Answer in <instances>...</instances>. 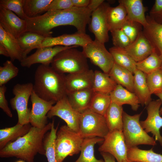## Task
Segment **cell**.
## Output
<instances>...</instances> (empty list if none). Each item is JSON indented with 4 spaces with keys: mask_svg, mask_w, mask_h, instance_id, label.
<instances>
[{
    "mask_svg": "<svg viewBox=\"0 0 162 162\" xmlns=\"http://www.w3.org/2000/svg\"><path fill=\"white\" fill-rule=\"evenodd\" d=\"M161 69L162 70V65L161 67Z\"/></svg>",
    "mask_w": 162,
    "mask_h": 162,
    "instance_id": "54",
    "label": "cell"
},
{
    "mask_svg": "<svg viewBox=\"0 0 162 162\" xmlns=\"http://www.w3.org/2000/svg\"><path fill=\"white\" fill-rule=\"evenodd\" d=\"M127 159L129 161L162 162V154L155 152L152 148L144 150L135 147L128 149Z\"/></svg>",
    "mask_w": 162,
    "mask_h": 162,
    "instance_id": "31",
    "label": "cell"
},
{
    "mask_svg": "<svg viewBox=\"0 0 162 162\" xmlns=\"http://www.w3.org/2000/svg\"><path fill=\"white\" fill-rule=\"evenodd\" d=\"M104 162H116L115 158L111 154L106 152H100Z\"/></svg>",
    "mask_w": 162,
    "mask_h": 162,
    "instance_id": "49",
    "label": "cell"
},
{
    "mask_svg": "<svg viewBox=\"0 0 162 162\" xmlns=\"http://www.w3.org/2000/svg\"><path fill=\"white\" fill-rule=\"evenodd\" d=\"M106 18L109 31L121 29L127 19L124 5L119 3V4L114 7L110 6L107 10Z\"/></svg>",
    "mask_w": 162,
    "mask_h": 162,
    "instance_id": "27",
    "label": "cell"
},
{
    "mask_svg": "<svg viewBox=\"0 0 162 162\" xmlns=\"http://www.w3.org/2000/svg\"><path fill=\"white\" fill-rule=\"evenodd\" d=\"M33 84L29 82L23 84L17 83L13 88L14 97L10 100L11 108L16 111L18 118L17 123L24 125L29 123L31 110L28 108V102L33 90Z\"/></svg>",
    "mask_w": 162,
    "mask_h": 162,
    "instance_id": "8",
    "label": "cell"
},
{
    "mask_svg": "<svg viewBox=\"0 0 162 162\" xmlns=\"http://www.w3.org/2000/svg\"><path fill=\"white\" fill-rule=\"evenodd\" d=\"M119 3L125 7L127 19L140 24L144 27L147 24L145 13L147 8L144 7L142 0H119Z\"/></svg>",
    "mask_w": 162,
    "mask_h": 162,
    "instance_id": "22",
    "label": "cell"
},
{
    "mask_svg": "<svg viewBox=\"0 0 162 162\" xmlns=\"http://www.w3.org/2000/svg\"><path fill=\"white\" fill-rule=\"evenodd\" d=\"M110 32L114 46L125 49L131 43L130 40L121 29Z\"/></svg>",
    "mask_w": 162,
    "mask_h": 162,
    "instance_id": "43",
    "label": "cell"
},
{
    "mask_svg": "<svg viewBox=\"0 0 162 162\" xmlns=\"http://www.w3.org/2000/svg\"><path fill=\"white\" fill-rule=\"evenodd\" d=\"M0 54L7 57H9V53L5 47L0 44Z\"/></svg>",
    "mask_w": 162,
    "mask_h": 162,
    "instance_id": "50",
    "label": "cell"
},
{
    "mask_svg": "<svg viewBox=\"0 0 162 162\" xmlns=\"http://www.w3.org/2000/svg\"><path fill=\"white\" fill-rule=\"evenodd\" d=\"M110 6L109 4L104 2L92 13L89 24L90 30L94 35L95 39L104 44L108 41L109 38L106 12Z\"/></svg>",
    "mask_w": 162,
    "mask_h": 162,
    "instance_id": "14",
    "label": "cell"
},
{
    "mask_svg": "<svg viewBox=\"0 0 162 162\" xmlns=\"http://www.w3.org/2000/svg\"><path fill=\"white\" fill-rule=\"evenodd\" d=\"M30 99L32 107L29 115V123L32 127L43 128L48 124L47 113L56 102L42 99L38 96L33 90Z\"/></svg>",
    "mask_w": 162,
    "mask_h": 162,
    "instance_id": "13",
    "label": "cell"
},
{
    "mask_svg": "<svg viewBox=\"0 0 162 162\" xmlns=\"http://www.w3.org/2000/svg\"><path fill=\"white\" fill-rule=\"evenodd\" d=\"M84 139L67 125L61 126L57 131L54 143L57 162H63L67 156L79 153Z\"/></svg>",
    "mask_w": 162,
    "mask_h": 162,
    "instance_id": "5",
    "label": "cell"
},
{
    "mask_svg": "<svg viewBox=\"0 0 162 162\" xmlns=\"http://www.w3.org/2000/svg\"><path fill=\"white\" fill-rule=\"evenodd\" d=\"M52 126V122L43 128L32 127L26 135L0 150V157H15L26 162H34L35 156L38 153L45 155L44 140Z\"/></svg>",
    "mask_w": 162,
    "mask_h": 162,
    "instance_id": "2",
    "label": "cell"
},
{
    "mask_svg": "<svg viewBox=\"0 0 162 162\" xmlns=\"http://www.w3.org/2000/svg\"><path fill=\"white\" fill-rule=\"evenodd\" d=\"M127 162H138V161H128Z\"/></svg>",
    "mask_w": 162,
    "mask_h": 162,
    "instance_id": "53",
    "label": "cell"
},
{
    "mask_svg": "<svg viewBox=\"0 0 162 162\" xmlns=\"http://www.w3.org/2000/svg\"><path fill=\"white\" fill-rule=\"evenodd\" d=\"M162 103L159 99L151 101L147 106L148 116L146 119L140 121L141 125L147 133H151L155 141L162 146V136L160 130L162 128V117L160 110Z\"/></svg>",
    "mask_w": 162,
    "mask_h": 162,
    "instance_id": "12",
    "label": "cell"
},
{
    "mask_svg": "<svg viewBox=\"0 0 162 162\" xmlns=\"http://www.w3.org/2000/svg\"><path fill=\"white\" fill-rule=\"evenodd\" d=\"M0 44L8 51L10 60H15L21 62L24 59L22 51L17 39L5 30L0 25Z\"/></svg>",
    "mask_w": 162,
    "mask_h": 162,
    "instance_id": "24",
    "label": "cell"
},
{
    "mask_svg": "<svg viewBox=\"0 0 162 162\" xmlns=\"http://www.w3.org/2000/svg\"><path fill=\"white\" fill-rule=\"evenodd\" d=\"M147 83L151 94L162 92V70L159 69L146 74Z\"/></svg>",
    "mask_w": 162,
    "mask_h": 162,
    "instance_id": "40",
    "label": "cell"
},
{
    "mask_svg": "<svg viewBox=\"0 0 162 162\" xmlns=\"http://www.w3.org/2000/svg\"><path fill=\"white\" fill-rule=\"evenodd\" d=\"M70 46H57L38 49L35 52L22 60L20 64L22 67L28 68L36 63L50 65L58 53Z\"/></svg>",
    "mask_w": 162,
    "mask_h": 162,
    "instance_id": "16",
    "label": "cell"
},
{
    "mask_svg": "<svg viewBox=\"0 0 162 162\" xmlns=\"http://www.w3.org/2000/svg\"><path fill=\"white\" fill-rule=\"evenodd\" d=\"M45 38L38 33L31 31H26L22 34L17 40L22 51L24 58L32 50L40 48Z\"/></svg>",
    "mask_w": 162,
    "mask_h": 162,
    "instance_id": "28",
    "label": "cell"
},
{
    "mask_svg": "<svg viewBox=\"0 0 162 162\" xmlns=\"http://www.w3.org/2000/svg\"><path fill=\"white\" fill-rule=\"evenodd\" d=\"M54 121L52 122V128L50 131L46 134L44 140L46 156L48 162H57L54 143L58 127H54Z\"/></svg>",
    "mask_w": 162,
    "mask_h": 162,
    "instance_id": "38",
    "label": "cell"
},
{
    "mask_svg": "<svg viewBox=\"0 0 162 162\" xmlns=\"http://www.w3.org/2000/svg\"><path fill=\"white\" fill-rule=\"evenodd\" d=\"M23 0H0V8H2L16 14L20 18L25 20L27 17L23 8Z\"/></svg>",
    "mask_w": 162,
    "mask_h": 162,
    "instance_id": "41",
    "label": "cell"
},
{
    "mask_svg": "<svg viewBox=\"0 0 162 162\" xmlns=\"http://www.w3.org/2000/svg\"><path fill=\"white\" fill-rule=\"evenodd\" d=\"M19 69L11 60H7L0 67V86L4 85L16 76Z\"/></svg>",
    "mask_w": 162,
    "mask_h": 162,
    "instance_id": "39",
    "label": "cell"
},
{
    "mask_svg": "<svg viewBox=\"0 0 162 162\" xmlns=\"http://www.w3.org/2000/svg\"><path fill=\"white\" fill-rule=\"evenodd\" d=\"M123 111L122 106L111 103L104 116L110 131H122Z\"/></svg>",
    "mask_w": 162,
    "mask_h": 162,
    "instance_id": "30",
    "label": "cell"
},
{
    "mask_svg": "<svg viewBox=\"0 0 162 162\" xmlns=\"http://www.w3.org/2000/svg\"><path fill=\"white\" fill-rule=\"evenodd\" d=\"M155 94L159 97V99L161 100L162 103V92L156 93ZM160 115H162V106L160 108Z\"/></svg>",
    "mask_w": 162,
    "mask_h": 162,
    "instance_id": "51",
    "label": "cell"
},
{
    "mask_svg": "<svg viewBox=\"0 0 162 162\" xmlns=\"http://www.w3.org/2000/svg\"><path fill=\"white\" fill-rule=\"evenodd\" d=\"M109 131L104 116L89 109L81 113L78 133L83 139L104 138Z\"/></svg>",
    "mask_w": 162,
    "mask_h": 162,
    "instance_id": "7",
    "label": "cell"
},
{
    "mask_svg": "<svg viewBox=\"0 0 162 162\" xmlns=\"http://www.w3.org/2000/svg\"><path fill=\"white\" fill-rule=\"evenodd\" d=\"M114 63L124 68L134 74L137 69L136 62L129 56L125 49L113 46L109 49Z\"/></svg>",
    "mask_w": 162,
    "mask_h": 162,
    "instance_id": "34",
    "label": "cell"
},
{
    "mask_svg": "<svg viewBox=\"0 0 162 162\" xmlns=\"http://www.w3.org/2000/svg\"><path fill=\"white\" fill-rule=\"evenodd\" d=\"M52 0H23V8L27 17L39 16L47 11Z\"/></svg>",
    "mask_w": 162,
    "mask_h": 162,
    "instance_id": "35",
    "label": "cell"
},
{
    "mask_svg": "<svg viewBox=\"0 0 162 162\" xmlns=\"http://www.w3.org/2000/svg\"><path fill=\"white\" fill-rule=\"evenodd\" d=\"M142 26L139 23L127 19L121 29L130 40L131 43L143 31Z\"/></svg>",
    "mask_w": 162,
    "mask_h": 162,
    "instance_id": "42",
    "label": "cell"
},
{
    "mask_svg": "<svg viewBox=\"0 0 162 162\" xmlns=\"http://www.w3.org/2000/svg\"><path fill=\"white\" fill-rule=\"evenodd\" d=\"M104 2V0H90L87 7L92 12L97 9Z\"/></svg>",
    "mask_w": 162,
    "mask_h": 162,
    "instance_id": "47",
    "label": "cell"
},
{
    "mask_svg": "<svg viewBox=\"0 0 162 162\" xmlns=\"http://www.w3.org/2000/svg\"><path fill=\"white\" fill-rule=\"evenodd\" d=\"M65 76L50 65L41 64L35 72L33 91L42 99L56 103L66 95Z\"/></svg>",
    "mask_w": 162,
    "mask_h": 162,
    "instance_id": "3",
    "label": "cell"
},
{
    "mask_svg": "<svg viewBox=\"0 0 162 162\" xmlns=\"http://www.w3.org/2000/svg\"><path fill=\"white\" fill-rule=\"evenodd\" d=\"M73 7L78 8L87 7L90 0H71Z\"/></svg>",
    "mask_w": 162,
    "mask_h": 162,
    "instance_id": "48",
    "label": "cell"
},
{
    "mask_svg": "<svg viewBox=\"0 0 162 162\" xmlns=\"http://www.w3.org/2000/svg\"><path fill=\"white\" fill-rule=\"evenodd\" d=\"M94 39L82 47V52L87 58L99 67L104 73L109 74L114 64L113 58L104 45Z\"/></svg>",
    "mask_w": 162,
    "mask_h": 162,
    "instance_id": "9",
    "label": "cell"
},
{
    "mask_svg": "<svg viewBox=\"0 0 162 162\" xmlns=\"http://www.w3.org/2000/svg\"><path fill=\"white\" fill-rule=\"evenodd\" d=\"M32 126L30 123L15 126L0 130V150L27 134Z\"/></svg>",
    "mask_w": 162,
    "mask_h": 162,
    "instance_id": "26",
    "label": "cell"
},
{
    "mask_svg": "<svg viewBox=\"0 0 162 162\" xmlns=\"http://www.w3.org/2000/svg\"><path fill=\"white\" fill-rule=\"evenodd\" d=\"M92 11L88 8L74 7L67 10L48 11L33 18L27 17V31L38 33L45 37H52V30L62 26H72L77 32L86 33L87 25L89 24Z\"/></svg>",
    "mask_w": 162,
    "mask_h": 162,
    "instance_id": "1",
    "label": "cell"
},
{
    "mask_svg": "<svg viewBox=\"0 0 162 162\" xmlns=\"http://www.w3.org/2000/svg\"><path fill=\"white\" fill-rule=\"evenodd\" d=\"M109 74L117 84L134 92V76L130 71L114 63Z\"/></svg>",
    "mask_w": 162,
    "mask_h": 162,
    "instance_id": "29",
    "label": "cell"
},
{
    "mask_svg": "<svg viewBox=\"0 0 162 162\" xmlns=\"http://www.w3.org/2000/svg\"><path fill=\"white\" fill-rule=\"evenodd\" d=\"M92 40L91 37L86 33H80L77 32L72 34H65L56 37H46L41 48L57 46H77L83 47Z\"/></svg>",
    "mask_w": 162,
    "mask_h": 162,
    "instance_id": "15",
    "label": "cell"
},
{
    "mask_svg": "<svg viewBox=\"0 0 162 162\" xmlns=\"http://www.w3.org/2000/svg\"><path fill=\"white\" fill-rule=\"evenodd\" d=\"M111 103L110 94L94 92L89 109L104 116Z\"/></svg>",
    "mask_w": 162,
    "mask_h": 162,
    "instance_id": "36",
    "label": "cell"
},
{
    "mask_svg": "<svg viewBox=\"0 0 162 162\" xmlns=\"http://www.w3.org/2000/svg\"><path fill=\"white\" fill-rule=\"evenodd\" d=\"M16 162H24V161L23 160H19Z\"/></svg>",
    "mask_w": 162,
    "mask_h": 162,
    "instance_id": "52",
    "label": "cell"
},
{
    "mask_svg": "<svg viewBox=\"0 0 162 162\" xmlns=\"http://www.w3.org/2000/svg\"><path fill=\"white\" fill-rule=\"evenodd\" d=\"M92 89L94 92L110 94L117 85L109 74L99 70L94 71Z\"/></svg>",
    "mask_w": 162,
    "mask_h": 162,
    "instance_id": "32",
    "label": "cell"
},
{
    "mask_svg": "<svg viewBox=\"0 0 162 162\" xmlns=\"http://www.w3.org/2000/svg\"><path fill=\"white\" fill-rule=\"evenodd\" d=\"M146 17L147 24L143 27V32L162 58V25L155 22L149 16Z\"/></svg>",
    "mask_w": 162,
    "mask_h": 162,
    "instance_id": "20",
    "label": "cell"
},
{
    "mask_svg": "<svg viewBox=\"0 0 162 162\" xmlns=\"http://www.w3.org/2000/svg\"><path fill=\"white\" fill-rule=\"evenodd\" d=\"M6 90L7 88L5 85L0 86V108L8 116L11 118L13 115L5 95Z\"/></svg>",
    "mask_w": 162,
    "mask_h": 162,
    "instance_id": "46",
    "label": "cell"
},
{
    "mask_svg": "<svg viewBox=\"0 0 162 162\" xmlns=\"http://www.w3.org/2000/svg\"><path fill=\"white\" fill-rule=\"evenodd\" d=\"M104 139L102 144L98 148L99 152L111 154L117 162L128 161L127 157L128 148L122 131H109Z\"/></svg>",
    "mask_w": 162,
    "mask_h": 162,
    "instance_id": "10",
    "label": "cell"
},
{
    "mask_svg": "<svg viewBox=\"0 0 162 162\" xmlns=\"http://www.w3.org/2000/svg\"><path fill=\"white\" fill-rule=\"evenodd\" d=\"M110 94L112 103L120 106L129 105L134 111H136L140 106V103L136 94L120 85L117 84Z\"/></svg>",
    "mask_w": 162,
    "mask_h": 162,
    "instance_id": "21",
    "label": "cell"
},
{
    "mask_svg": "<svg viewBox=\"0 0 162 162\" xmlns=\"http://www.w3.org/2000/svg\"><path fill=\"white\" fill-rule=\"evenodd\" d=\"M104 138L95 137L84 139L79 157L74 162H104L102 159H97L94 156V146L95 144L103 142Z\"/></svg>",
    "mask_w": 162,
    "mask_h": 162,
    "instance_id": "33",
    "label": "cell"
},
{
    "mask_svg": "<svg viewBox=\"0 0 162 162\" xmlns=\"http://www.w3.org/2000/svg\"><path fill=\"white\" fill-rule=\"evenodd\" d=\"M94 92L92 89L67 92L66 97L71 106L81 113L88 109Z\"/></svg>",
    "mask_w": 162,
    "mask_h": 162,
    "instance_id": "23",
    "label": "cell"
},
{
    "mask_svg": "<svg viewBox=\"0 0 162 162\" xmlns=\"http://www.w3.org/2000/svg\"><path fill=\"white\" fill-rule=\"evenodd\" d=\"M162 58L155 51L143 60L136 62V67L146 74H149L161 68Z\"/></svg>",
    "mask_w": 162,
    "mask_h": 162,
    "instance_id": "37",
    "label": "cell"
},
{
    "mask_svg": "<svg viewBox=\"0 0 162 162\" xmlns=\"http://www.w3.org/2000/svg\"><path fill=\"white\" fill-rule=\"evenodd\" d=\"M73 7L71 0H52L47 8V11L67 10Z\"/></svg>",
    "mask_w": 162,
    "mask_h": 162,
    "instance_id": "45",
    "label": "cell"
},
{
    "mask_svg": "<svg viewBox=\"0 0 162 162\" xmlns=\"http://www.w3.org/2000/svg\"><path fill=\"white\" fill-rule=\"evenodd\" d=\"M0 25L7 31L17 39L27 31V24L14 13L0 8Z\"/></svg>",
    "mask_w": 162,
    "mask_h": 162,
    "instance_id": "17",
    "label": "cell"
},
{
    "mask_svg": "<svg viewBox=\"0 0 162 162\" xmlns=\"http://www.w3.org/2000/svg\"><path fill=\"white\" fill-rule=\"evenodd\" d=\"M149 16L155 22L162 25V0L155 1Z\"/></svg>",
    "mask_w": 162,
    "mask_h": 162,
    "instance_id": "44",
    "label": "cell"
},
{
    "mask_svg": "<svg viewBox=\"0 0 162 162\" xmlns=\"http://www.w3.org/2000/svg\"><path fill=\"white\" fill-rule=\"evenodd\" d=\"M80 115L71 106L65 96L52 106L47 116L49 118L54 116L59 117L68 127L78 133Z\"/></svg>",
    "mask_w": 162,
    "mask_h": 162,
    "instance_id": "11",
    "label": "cell"
},
{
    "mask_svg": "<svg viewBox=\"0 0 162 162\" xmlns=\"http://www.w3.org/2000/svg\"><path fill=\"white\" fill-rule=\"evenodd\" d=\"M73 46L58 53L54 58L51 66L56 71L63 74H72L89 69L87 58L82 51Z\"/></svg>",
    "mask_w": 162,
    "mask_h": 162,
    "instance_id": "4",
    "label": "cell"
},
{
    "mask_svg": "<svg viewBox=\"0 0 162 162\" xmlns=\"http://www.w3.org/2000/svg\"><path fill=\"white\" fill-rule=\"evenodd\" d=\"M142 113L131 116L123 112L122 132L128 149L140 145L157 144L155 139L148 134L141 125L140 119Z\"/></svg>",
    "mask_w": 162,
    "mask_h": 162,
    "instance_id": "6",
    "label": "cell"
},
{
    "mask_svg": "<svg viewBox=\"0 0 162 162\" xmlns=\"http://www.w3.org/2000/svg\"><path fill=\"white\" fill-rule=\"evenodd\" d=\"M94 73L92 70L76 73L68 74L65 76L67 92L92 89Z\"/></svg>",
    "mask_w": 162,
    "mask_h": 162,
    "instance_id": "18",
    "label": "cell"
},
{
    "mask_svg": "<svg viewBox=\"0 0 162 162\" xmlns=\"http://www.w3.org/2000/svg\"><path fill=\"white\" fill-rule=\"evenodd\" d=\"M134 92L142 106L152 101L151 95L146 80V74L137 69L134 74Z\"/></svg>",
    "mask_w": 162,
    "mask_h": 162,
    "instance_id": "25",
    "label": "cell"
},
{
    "mask_svg": "<svg viewBox=\"0 0 162 162\" xmlns=\"http://www.w3.org/2000/svg\"><path fill=\"white\" fill-rule=\"evenodd\" d=\"M124 49L136 62L145 59L155 51L143 31L134 41Z\"/></svg>",
    "mask_w": 162,
    "mask_h": 162,
    "instance_id": "19",
    "label": "cell"
}]
</instances>
